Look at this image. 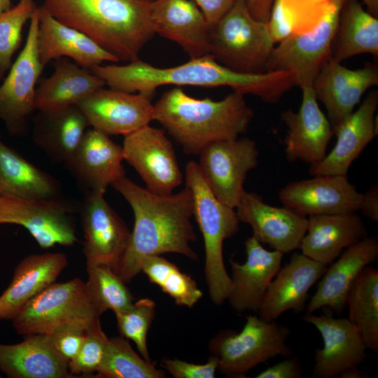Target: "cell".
Wrapping results in <instances>:
<instances>
[{
    "label": "cell",
    "mask_w": 378,
    "mask_h": 378,
    "mask_svg": "<svg viewBox=\"0 0 378 378\" xmlns=\"http://www.w3.org/2000/svg\"><path fill=\"white\" fill-rule=\"evenodd\" d=\"M91 321L79 320L69 322L46 334L52 348L68 363L80 350L86 329Z\"/></svg>",
    "instance_id": "42"
},
{
    "label": "cell",
    "mask_w": 378,
    "mask_h": 378,
    "mask_svg": "<svg viewBox=\"0 0 378 378\" xmlns=\"http://www.w3.org/2000/svg\"><path fill=\"white\" fill-rule=\"evenodd\" d=\"M302 89L298 112L288 109L281 118L287 127L285 153L290 162L301 161L311 165L321 162L334 132L330 122L318 104L312 86Z\"/></svg>",
    "instance_id": "19"
},
{
    "label": "cell",
    "mask_w": 378,
    "mask_h": 378,
    "mask_svg": "<svg viewBox=\"0 0 378 378\" xmlns=\"http://www.w3.org/2000/svg\"><path fill=\"white\" fill-rule=\"evenodd\" d=\"M40 8L32 17L25 44L0 85V119L13 136L24 133L34 111L36 83L43 71L38 50Z\"/></svg>",
    "instance_id": "10"
},
{
    "label": "cell",
    "mask_w": 378,
    "mask_h": 378,
    "mask_svg": "<svg viewBox=\"0 0 378 378\" xmlns=\"http://www.w3.org/2000/svg\"><path fill=\"white\" fill-rule=\"evenodd\" d=\"M108 339L102 330L99 317L92 320L86 329L80 350L68 363L72 377L97 372L104 358Z\"/></svg>",
    "instance_id": "41"
},
{
    "label": "cell",
    "mask_w": 378,
    "mask_h": 378,
    "mask_svg": "<svg viewBox=\"0 0 378 378\" xmlns=\"http://www.w3.org/2000/svg\"><path fill=\"white\" fill-rule=\"evenodd\" d=\"M155 302L141 298L126 311L115 314L117 326L122 337L132 340L141 356L151 362L147 346V334L155 316Z\"/></svg>",
    "instance_id": "40"
},
{
    "label": "cell",
    "mask_w": 378,
    "mask_h": 378,
    "mask_svg": "<svg viewBox=\"0 0 378 378\" xmlns=\"http://www.w3.org/2000/svg\"><path fill=\"white\" fill-rule=\"evenodd\" d=\"M366 374H363L358 368L349 369L341 374L342 378H363L367 377Z\"/></svg>",
    "instance_id": "48"
},
{
    "label": "cell",
    "mask_w": 378,
    "mask_h": 378,
    "mask_svg": "<svg viewBox=\"0 0 378 378\" xmlns=\"http://www.w3.org/2000/svg\"><path fill=\"white\" fill-rule=\"evenodd\" d=\"M340 255L321 277L316 290L306 307V314L322 308L337 313L343 311L354 282L362 270L378 258L377 239L366 236Z\"/></svg>",
    "instance_id": "26"
},
{
    "label": "cell",
    "mask_w": 378,
    "mask_h": 378,
    "mask_svg": "<svg viewBox=\"0 0 378 378\" xmlns=\"http://www.w3.org/2000/svg\"><path fill=\"white\" fill-rule=\"evenodd\" d=\"M97 315L86 284L78 278L53 283L27 302L12 320L19 335L49 334L74 321H90Z\"/></svg>",
    "instance_id": "8"
},
{
    "label": "cell",
    "mask_w": 378,
    "mask_h": 378,
    "mask_svg": "<svg viewBox=\"0 0 378 378\" xmlns=\"http://www.w3.org/2000/svg\"><path fill=\"white\" fill-rule=\"evenodd\" d=\"M348 320L361 336L367 349L378 352V270L365 267L347 295Z\"/></svg>",
    "instance_id": "35"
},
{
    "label": "cell",
    "mask_w": 378,
    "mask_h": 378,
    "mask_svg": "<svg viewBox=\"0 0 378 378\" xmlns=\"http://www.w3.org/2000/svg\"><path fill=\"white\" fill-rule=\"evenodd\" d=\"M299 248L307 257L327 265L344 248L367 236V229L356 212L309 216Z\"/></svg>",
    "instance_id": "28"
},
{
    "label": "cell",
    "mask_w": 378,
    "mask_h": 378,
    "mask_svg": "<svg viewBox=\"0 0 378 378\" xmlns=\"http://www.w3.org/2000/svg\"><path fill=\"white\" fill-rule=\"evenodd\" d=\"M153 0H44L42 7L62 23L92 39L119 61L130 62L155 33Z\"/></svg>",
    "instance_id": "3"
},
{
    "label": "cell",
    "mask_w": 378,
    "mask_h": 378,
    "mask_svg": "<svg viewBox=\"0 0 378 378\" xmlns=\"http://www.w3.org/2000/svg\"><path fill=\"white\" fill-rule=\"evenodd\" d=\"M198 155L197 164L211 192L235 209L245 190L247 174L258 163L256 143L248 137L215 141L204 147Z\"/></svg>",
    "instance_id": "12"
},
{
    "label": "cell",
    "mask_w": 378,
    "mask_h": 378,
    "mask_svg": "<svg viewBox=\"0 0 378 378\" xmlns=\"http://www.w3.org/2000/svg\"><path fill=\"white\" fill-rule=\"evenodd\" d=\"M150 17L155 34L178 44L190 59L210 55L211 27L193 1L153 0Z\"/></svg>",
    "instance_id": "22"
},
{
    "label": "cell",
    "mask_w": 378,
    "mask_h": 378,
    "mask_svg": "<svg viewBox=\"0 0 378 378\" xmlns=\"http://www.w3.org/2000/svg\"><path fill=\"white\" fill-rule=\"evenodd\" d=\"M252 16L267 22L275 0H244Z\"/></svg>",
    "instance_id": "47"
},
{
    "label": "cell",
    "mask_w": 378,
    "mask_h": 378,
    "mask_svg": "<svg viewBox=\"0 0 378 378\" xmlns=\"http://www.w3.org/2000/svg\"><path fill=\"white\" fill-rule=\"evenodd\" d=\"M154 105L158 121L188 155H198L206 145L245 133L254 113L244 95L234 92L219 101L197 99L172 88Z\"/></svg>",
    "instance_id": "4"
},
{
    "label": "cell",
    "mask_w": 378,
    "mask_h": 378,
    "mask_svg": "<svg viewBox=\"0 0 378 378\" xmlns=\"http://www.w3.org/2000/svg\"><path fill=\"white\" fill-rule=\"evenodd\" d=\"M244 246L245 262L229 260L232 288L227 300L238 313L257 312L270 284L281 268L284 253L265 249L253 236L245 241Z\"/></svg>",
    "instance_id": "21"
},
{
    "label": "cell",
    "mask_w": 378,
    "mask_h": 378,
    "mask_svg": "<svg viewBox=\"0 0 378 378\" xmlns=\"http://www.w3.org/2000/svg\"><path fill=\"white\" fill-rule=\"evenodd\" d=\"M112 186L134 216L130 243L116 273L125 283L141 272V262L148 255L174 253L197 260L190 247L197 237L190 222L193 200L188 187L176 194L157 195L125 176Z\"/></svg>",
    "instance_id": "2"
},
{
    "label": "cell",
    "mask_w": 378,
    "mask_h": 378,
    "mask_svg": "<svg viewBox=\"0 0 378 378\" xmlns=\"http://www.w3.org/2000/svg\"><path fill=\"white\" fill-rule=\"evenodd\" d=\"M68 265L62 253L32 254L15 268L7 288L0 295V320H13L22 307L55 283Z\"/></svg>",
    "instance_id": "29"
},
{
    "label": "cell",
    "mask_w": 378,
    "mask_h": 378,
    "mask_svg": "<svg viewBox=\"0 0 378 378\" xmlns=\"http://www.w3.org/2000/svg\"><path fill=\"white\" fill-rule=\"evenodd\" d=\"M36 8L34 0H19L16 5L0 13V80L10 68L13 57L22 42V28Z\"/></svg>",
    "instance_id": "39"
},
{
    "label": "cell",
    "mask_w": 378,
    "mask_h": 378,
    "mask_svg": "<svg viewBox=\"0 0 378 378\" xmlns=\"http://www.w3.org/2000/svg\"><path fill=\"white\" fill-rule=\"evenodd\" d=\"M0 194H5L4 188L0 182Z\"/></svg>",
    "instance_id": "51"
},
{
    "label": "cell",
    "mask_w": 378,
    "mask_h": 378,
    "mask_svg": "<svg viewBox=\"0 0 378 378\" xmlns=\"http://www.w3.org/2000/svg\"><path fill=\"white\" fill-rule=\"evenodd\" d=\"M89 126L108 135L129 134L154 120L151 97L102 88L76 105Z\"/></svg>",
    "instance_id": "15"
},
{
    "label": "cell",
    "mask_w": 378,
    "mask_h": 378,
    "mask_svg": "<svg viewBox=\"0 0 378 378\" xmlns=\"http://www.w3.org/2000/svg\"><path fill=\"white\" fill-rule=\"evenodd\" d=\"M367 6L368 11L375 17L378 16V0H361Z\"/></svg>",
    "instance_id": "49"
},
{
    "label": "cell",
    "mask_w": 378,
    "mask_h": 378,
    "mask_svg": "<svg viewBox=\"0 0 378 378\" xmlns=\"http://www.w3.org/2000/svg\"><path fill=\"white\" fill-rule=\"evenodd\" d=\"M378 85V69L368 63L363 68L351 69L329 59L312 83L316 99L326 107L332 130L354 111L363 94Z\"/></svg>",
    "instance_id": "17"
},
{
    "label": "cell",
    "mask_w": 378,
    "mask_h": 378,
    "mask_svg": "<svg viewBox=\"0 0 378 378\" xmlns=\"http://www.w3.org/2000/svg\"><path fill=\"white\" fill-rule=\"evenodd\" d=\"M342 1L337 0L309 31L293 34L278 43L269 57L266 71H288L295 85L300 88L312 86L330 58Z\"/></svg>",
    "instance_id": "9"
},
{
    "label": "cell",
    "mask_w": 378,
    "mask_h": 378,
    "mask_svg": "<svg viewBox=\"0 0 378 378\" xmlns=\"http://www.w3.org/2000/svg\"><path fill=\"white\" fill-rule=\"evenodd\" d=\"M378 91L372 90L358 108L333 130L337 141L332 150L309 172L316 175H347L352 162L377 134Z\"/></svg>",
    "instance_id": "23"
},
{
    "label": "cell",
    "mask_w": 378,
    "mask_h": 378,
    "mask_svg": "<svg viewBox=\"0 0 378 378\" xmlns=\"http://www.w3.org/2000/svg\"><path fill=\"white\" fill-rule=\"evenodd\" d=\"M122 148L124 160L151 192L169 195L182 183L174 149L162 130L146 125L124 136Z\"/></svg>",
    "instance_id": "13"
},
{
    "label": "cell",
    "mask_w": 378,
    "mask_h": 378,
    "mask_svg": "<svg viewBox=\"0 0 378 378\" xmlns=\"http://www.w3.org/2000/svg\"><path fill=\"white\" fill-rule=\"evenodd\" d=\"M0 182L5 194L34 198H58L57 181L6 146L0 134Z\"/></svg>",
    "instance_id": "34"
},
{
    "label": "cell",
    "mask_w": 378,
    "mask_h": 378,
    "mask_svg": "<svg viewBox=\"0 0 378 378\" xmlns=\"http://www.w3.org/2000/svg\"><path fill=\"white\" fill-rule=\"evenodd\" d=\"M284 206L307 218L356 212L362 198L347 175H316L290 183L278 194Z\"/></svg>",
    "instance_id": "16"
},
{
    "label": "cell",
    "mask_w": 378,
    "mask_h": 378,
    "mask_svg": "<svg viewBox=\"0 0 378 378\" xmlns=\"http://www.w3.org/2000/svg\"><path fill=\"white\" fill-rule=\"evenodd\" d=\"M88 191L81 211L86 265H105L115 273L127 249L131 232L104 199Z\"/></svg>",
    "instance_id": "14"
},
{
    "label": "cell",
    "mask_w": 378,
    "mask_h": 378,
    "mask_svg": "<svg viewBox=\"0 0 378 378\" xmlns=\"http://www.w3.org/2000/svg\"><path fill=\"white\" fill-rule=\"evenodd\" d=\"M369 219L378 222V185L374 184L364 194L359 206V210Z\"/></svg>",
    "instance_id": "46"
},
{
    "label": "cell",
    "mask_w": 378,
    "mask_h": 378,
    "mask_svg": "<svg viewBox=\"0 0 378 378\" xmlns=\"http://www.w3.org/2000/svg\"><path fill=\"white\" fill-rule=\"evenodd\" d=\"M141 270L151 283L158 286L178 305L192 308L202 298V290L190 275L159 255L146 256Z\"/></svg>",
    "instance_id": "36"
},
{
    "label": "cell",
    "mask_w": 378,
    "mask_h": 378,
    "mask_svg": "<svg viewBox=\"0 0 378 378\" xmlns=\"http://www.w3.org/2000/svg\"><path fill=\"white\" fill-rule=\"evenodd\" d=\"M326 265L302 253H294L289 262L280 268L272 279L257 311L265 321H276L288 310H304L312 286L322 276Z\"/></svg>",
    "instance_id": "24"
},
{
    "label": "cell",
    "mask_w": 378,
    "mask_h": 378,
    "mask_svg": "<svg viewBox=\"0 0 378 378\" xmlns=\"http://www.w3.org/2000/svg\"><path fill=\"white\" fill-rule=\"evenodd\" d=\"M211 28L230 10L237 0H193Z\"/></svg>",
    "instance_id": "44"
},
{
    "label": "cell",
    "mask_w": 378,
    "mask_h": 378,
    "mask_svg": "<svg viewBox=\"0 0 378 378\" xmlns=\"http://www.w3.org/2000/svg\"><path fill=\"white\" fill-rule=\"evenodd\" d=\"M91 71L111 88L150 97L157 88L165 85L224 86L244 95H254L265 102L276 104L295 85L289 72H237L219 64L211 55L169 68L156 67L138 58L124 65L100 64Z\"/></svg>",
    "instance_id": "1"
},
{
    "label": "cell",
    "mask_w": 378,
    "mask_h": 378,
    "mask_svg": "<svg viewBox=\"0 0 378 378\" xmlns=\"http://www.w3.org/2000/svg\"><path fill=\"white\" fill-rule=\"evenodd\" d=\"M123 160L122 146L109 135L92 128L86 130L66 163L88 191L105 193L108 186L125 176Z\"/></svg>",
    "instance_id": "25"
},
{
    "label": "cell",
    "mask_w": 378,
    "mask_h": 378,
    "mask_svg": "<svg viewBox=\"0 0 378 378\" xmlns=\"http://www.w3.org/2000/svg\"><path fill=\"white\" fill-rule=\"evenodd\" d=\"M235 209L239 222L251 227L255 239L284 254L299 248L307 232V217L266 204L254 192L244 190Z\"/></svg>",
    "instance_id": "18"
},
{
    "label": "cell",
    "mask_w": 378,
    "mask_h": 378,
    "mask_svg": "<svg viewBox=\"0 0 378 378\" xmlns=\"http://www.w3.org/2000/svg\"><path fill=\"white\" fill-rule=\"evenodd\" d=\"M302 375L299 363L295 358L283 360L255 376L256 378H300Z\"/></svg>",
    "instance_id": "45"
},
{
    "label": "cell",
    "mask_w": 378,
    "mask_h": 378,
    "mask_svg": "<svg viewBox=\"0 0 378 378\" xmlns=\"http://www.w3.org/2000/svg\"><path fill=\"white\" fill-rule=\"evenodd\" d=\"M186 186L192 195L193 216L202 232L205 251L204 274L212 302L221 305L232 288L224 264L223 246L239 228L235 209L220 202L210 190L197 162L186 166Z\"/></svg>",
    "instance_id": "5"
},
{
    "label": "cell",
    "mask_w": 378,
    "mask_h": 378,
    "mask_svg": "<svg viewBox=\"0 0 378 378\" xmlns=\"http://www.w3.org/2000/svg\"><path fill=\"white\" fill-rule=\"evenodd\" d=\"M89 124L76 106L38 111L34 120L35 144L55 161L66 162L78 146Z\"/></svg>",
    "instance_id": "32"
},
{
    "label": "cell",
    "mask_w": 378,
    "mask_h": 378,
    "mask_svg": "<svg viewBox=\"0 0 378 378\" xmlns=\"http://www.w3.org/2000/svg\"><path fill=\"white\" fill-rule=\"evenodd\" d=\"M95 377L163 378L166 374L140 357L124 337L108 339L105 354Z\"/></svg>",
    "instance_id": "37"
},
{
    "label": "cell",
    "mask_w": 378,
    "mask_h": 378,
    "mask_svg": "<svg viewBox=\"0 0 378 378\" xmlns=\"http://www.w3.org/2000/svg\"><path fill=\"white\" fill-rule=\"evenodd\" d=\"M11 7V0H0V13L7 10Z\"/></svg>",
    "instance_id": "50"
},
{
    "label": "cell",
    "mask_w": 378,
    "mask_h": 378,
    "mask_svg": "<svg viewBox=\"0 0 378 378\" xmlns=\"http://www.w3.org/2000/svg\"><path fill=\"white\" fill-rule=\"evenodd\" d=\"M87 272L86 286L98 316L107 310L120 313L132 306V293L111 268L105 265H88Z\"/></svg>",
    "instance_id": "38"
},
{
    "label": "cell",
    "mask_w": 378,
    "mask_h": 378,
    "mask_svg": "<svg viewBox=\"0 0 378 378\" xmlns=\"http://www.w3.org/2000/svg\"><path fill=\"white\" fill-rule=\"evenodd\" d=\"M242 330H220L209 342L210 356L218 361V370L227 377L241 378L255 366L277 356H290L286 344L290 330L275 321L248 315Z\"/></svg>",
    "instance_id": "7"
},
{
    "label": "cell",
    "mask_w": 378,
    "mask_h": 378,
    "mask_svg": "<svg viewBox=\"0 0 378 378\" xmlns=\"http://www.w3.org/2000/svg\"><path fill=\"white\" fill-rule=\"evenodd\" d=\"M303 319L316 327L323 342L322 349H315L313 377H340L368 357L361 336L348 318L312 313L306 314Z\"/></svg>",
    "instance_id": "20"
},
{
    "label": "cell",
    "mask_w": 378,
    "mask_h": 378,
    "mask_svg": "<svg viewBox=\"0 0 378 378\" xmlns=\"http://www.w3.org/2000/svg\"><path fill=\"white\" fill-rule=\"evenodd\" d=\"M106 86L91 70L68 58L55 60L54 71L36 88V111H50L77 105L94 91Z\"/></svg>",
    "instance_id": "31"
},
{
    "label": "cell",
    "mask_w": 378,
    "mask_h": 378,
    "mask_svg": "<svg viewBox=\"0 0 378 378\" xmlns=\"http://www.w3.org/2000/svg\"><path fill=\"white\" fill-rule=\"evenodd\" d=\"M70 204L59 200L34 199L0 194V224L24 227L42 248L72 246L76 227Z\"/></svg>",
    "instance_id": "11"
},
{
    "label": "cell",
    "mask_w": 378,
    "mask_h": 378,
    "mask_svg": "<svg viewBox=\"0 0 378 378\" xmlns=\"http://www.w3.org/2000/svg\"><path fill=\"white\" fill-rule=\"evenodd\" d=\"M160 365L175 378H214L218 370V361L212 356H210L207 362L204 364L164 358Z\"/></svg>",
    "instance_id": "43"
},
{
    "label": "cell",
    "mask_w": 378,
    "mask_h": 378,
    "mask_svg": "<svg viewBox=\"0 0 378 378\" xmlns=\"http://www.w3.org/2000/svg\"><path fill=\"white\" fill-rule=\"evenodd\" d=\"M360 54L378 55V19L358 0H343L330 52L342 62Z\"/></svg>",
    "instance_id": "33"
},
{
    "label": "cell",
    "mask_w": 378,
    "mask_h": 378,
    "mask_svg": "<svg viewBox=\"0 0 378 378\" xmlns=\"http://www.w3.org/2000/svg\"><path fill=\"white\" fill-rule=\"evenodd\" d=\"M0 371L10 378L72 377L68 363L55 351L46 334L27 335L14 344L0 343Z\"/></svg>",
    "instance_id": "30"
},
{
    "label": "cell",
    "mask_w": 378,
    "mask_h": 378,
    "mask_svg": "<svg viewBox=\"0 0 378 378\" xmlns=\"http://www.w3.org/2000/svg\"><path fill=\"white\" fill-rule=\"evenodd\" d=\"M274 47L267 22L255 19L244 0H237L211 29L210 55L237 72L266 71Z\"/></svg>",
    "instance_id": "6"
},
{
    "label": "cell",
    "mask_w": 378,
    "mask_h": 378,
    "mask_svg": "<svg viewBox=\"0 0 378 378\" xmlns=\"http://www.w3.org/2000/svg\"><path fill=\"white\" fill-rule=\"evenodd\" d=\"M39 8L38 50L43 66L63 57L90 70L106 62H120L84 33L59 21L42 6Z\"/></svg>",
    "instance_id": "27"
}]
</instances>
